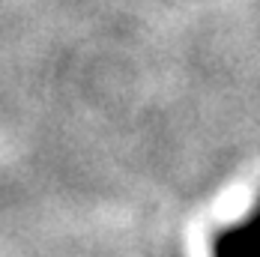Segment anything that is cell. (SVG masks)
<instances>
[{"instance_id":"1","label":"cell","mask_w":260,"mask_h":257,"mask_svg":"<svg viewBox=\"0 0 260 257\" xmlns=\"http://www.w3.org/2000/svg\"><path fill=\"white\" fill-rule=\"evenodd\" d=\"M212 251L224 257H260V204L242 221L218 231L212 239Z\"/></svg>"}]
</instances>
